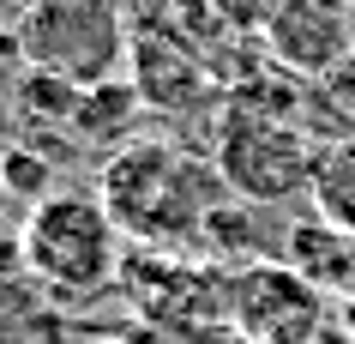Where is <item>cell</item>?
I'll return each instance as SVG.
<instances>
[{"mask_svg": "<svg viewBox=\"0 0 355 344\" xmlns=\"http://www.w3.org/2000/svg\"><path fill=\"white\" fill-rule=\"evenodd\" d=\"M0 188H6V199L42 206V199H55V163L37 145H12V151H0Z\"/></svg>", "mask_w": 355, "mask_h": 344, "instance_id": "cell-11", "label": "cell"}, {"mask_svg": "<svg viewBox=\"0 0 355 344\" xmlns=\"http://www.w3.org/2000/svg\"><path fill=\"white\" fill-rule=\"evenodd\" d=\"M91 344H127V338H91Z\"/></svg>", "mask_w": 355, "mask_h": 344, "instance_id": "cell-13", "label": "cell"}, {"mask_svg": "<svg viewBox=\"0 0 355 344\" xmlns=\"http://www.w3.org/2000/svg\"><path fill=\"white\" fill-rule=\"evenodd\" d=\"M313 211L325 224H337V229L355 236V133L325 145L319 175H313Z\"/></svg>", "mask_w": 355, "mask_h": 344, "instance_id": "cell-10", "label": "cell"}, {"mask_svg": "<svg viewBox=\"0 0 355 344\" xmlns=\"http://www.w3.org/2000/svg\"><path fill=\"white\" fill-rule=\"evenodd\" d=\"M19 260L42 290L55 296H91L109 278H121V229L103 211L96 193H55L24 211Z\"/></svg>", "mask_w": 355, "mask_h": 344, "instance_id": "cell-2", "label": "cell"}, {"mask_svg": "<svg viewBox=\"0 0 355 344\" xmlns=\"http://www.w3.org/2000/svg\"><path fill=\"white\" fill-rule=\"evenodd\" d=\"M121 290H127L145 320H193V314H223V290L211 278V266H187V260H168V254L145 248L121 260Z\"/></svg>", "mask_w": 355, "mask_h": 344, "instance_id": "cell-7", "label": "cell"}, {"mask_svg": "<svg viewBox=\"0 0 355 344\" xmlns=\"http://www.w3.org/2000/svg\"><path fill=\"white\" fill-rule=\"evenodd\" d=\"M283 13V0H211V19H217V37H259L271 31V19Z\"/></svg>", "mask_w": 355, "mask_h": 344, "instance_id": "cell-12", "label": "cell"}, {"mask_svg": "<svg viewBox=\"0 0 355 344\" xmlns=\"http://www.w3.org/2000/svg\"><path fill=\"white\" fill-rule=\"evenodd\" d=\"M0 206H6V188H0Z\"/></svg>", "mask_w": 355, "mask_h": 344, "instance_id": "cell-14", "label": "cell"}, {"mask_svg": "<svg viewBox=\"0 0 355 344\" xmlns=\"http://www.w3.org/2000/svg\"><path fill=\"white\" fill-rule=\"evenodd\" d=\"M319 157L325 145L313 127L301 121H247V115H223L217 121V175L241 206H283L295 193H313Z\"/></svg>", "mask_w": 355, "mask_h": 344, "instance_id": "cell-4", "label": "cell"}, {"mask_svg": "<svg viewBox=\"0 0 355 344\" xmlns=\"http://www.w3.org/2000/svg\"><path fill=\"white\" fill-rule=\"evenodd\" d=\"M265 60H277L283 73L301 85H325L337 67L355 60V24L337 0H283V13L265 31Z\"/></svg>", "mask_w": 355, "mask_h": 344, "instance_id": "cell-6", "label": "cell"}, {"mask_svg": "<svg viewBox=\"0 0 355 344\" xmlns=\"http://www.w3.org/2000/svg\"><path fill=\"white\" fill-rule=\"evenodd\" d=\"M19 49L31 73H55L78 91L121 79V60L132 55V24L114 0H31L19 19Z\"/></svg>", "mask_w": 355, "mask_h": 344, "instance_id": "cell-3", "label": "cell"}, {"mask_svg": "<svg viewBox=\"0 0 355 344\" xmlns=\"http://www.w3.org/2000/svg\"><path fill=\"white\" fill-rule=\"evenodd\" d=\"M96 199L121 236L168 254L175 242H199L211 211L223 206V175L168 139H127L96 175Z\"/></svg>", "mask_w": 355, "mask_h": 344, "instance_id": "cell-1", "label": "cell"}, {"mask_svg": "<svg viewBox=\"0 0 355 344\" xmlns=\"http://www.w3.org/2000/svg\"><path fill=\"white\" fill-rule=\"evenodd\" d=\"M223 314L247 344H313L325 326V296L289 260H253L229 278Z\"/></svg>", "mask_w": 355, "mask_h": 344, "instance_id": "cell-5", "label": "cell"}, {"mask_svg": "<svg viewBox=\"0 0 355 344\" xmlns=\"http://www.w3.org/2000/svg\"><path fill=\"white\" fill-rule=\"evenodd\" d=\"M145 109V97L132 79H109V85H91L78 91V115H73V139H91V145H109L121 151L132 139V115Z\"/></svg>", "mask_w": 355, "mask_h": 344, "instance_id": "cell-9", "label": "cell"}, {"mask_svg": "<svg viewBox=\"0 0 355 344\" xmlns=\"http://www.w3.org/2000/svg\"><path fill=\"white\" fill-rule=\"evenodd\" d=\"M132 85L150 109H193L199 97L217 85L211 60L193 49V42H175V37H150V31H132Z\"/></svg>", "mask_w": 355, "mask_h": 344, "instance_id": "cell-8", "label": "cell"}]
</instances>
